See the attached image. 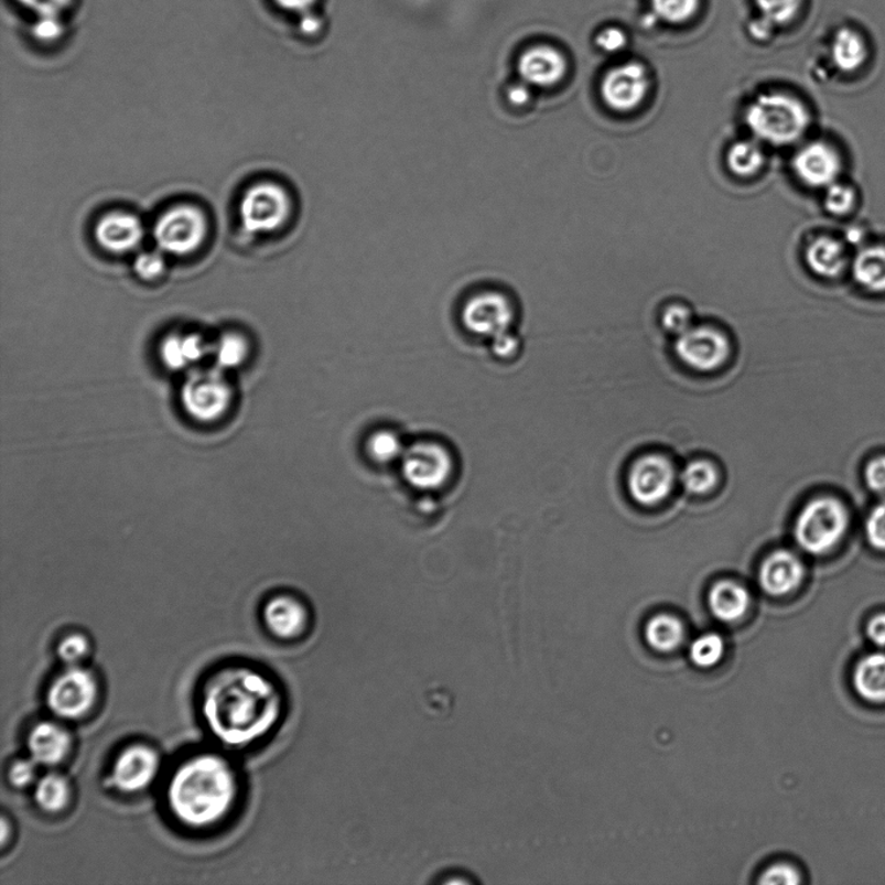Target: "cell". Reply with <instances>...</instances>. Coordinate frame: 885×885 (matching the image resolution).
Here are the masks:
<instances>
[{"mask_svg": "<svg viewBox=\"0 0 885 885\" xmlns=\"http://www.w3.org/2000/svg\"><path fill=\"white\" fill-rule=\"evenodd\" d=\"M203 714L212 734L231 747L262 740L282 717L278 684L255 669H223L206 682Z\"/></svg>", "mask_w": 885, "mask_h": 885, "instance_id": "6da1fadb", "label": "cell"}, {"mask_svg": "<svg viewBox=\"0 0 885 885\" xmlns=\"http://www.w3.org/2000/svg\"><path fill=\"white\" fill-rule=\"evenodd\" d=\"M238 796V778L224 757L208 754L190 758L175 770L168 786V802L180 822L194 829L224 820Z\"/></svg>", "mask_w": 885, "mask_h": 885, "instance_id": "7a4b0ae2", "label": "cell"}, {"mask_svg": "<svg viewBox=\"0 0 885 885\" xmlns=\"http://www.w3.org/2000/svg\"><path fill=\"white\" fill-rule=\"evenodd\" d=\"M748 128L757 139L773 145L798 142L806 134L810 114L799 99L787 94L759 95L747 110Z\"/></svg>", "mask_w": 885, "mask_h": 885, "instance_id": "3957f363", "label": "cell"}, {"mask_svg": "<svg viewBox=\"0 0 885 885\" xmlns=\"http://www.w3.org/2000/svg\"><path fill=\"white\" fill-rule=\"evenodd\" d=\"M850 512L842 500L820 497L802 507L795 522V540L810 555H824L844 540Z\"/></svg>", "mask_w": 885, "mask_h": 885, "instance_id": "277c9868", "label": "cell"}, {"mask_svg": "<svg viewBox=\"0 0 885 885\" xmlns=\"http://www.w3.org/2000/svg\"><path fill=\"white\" fill-rule=\"evenodd\" d=\"M181 401L187 414L197 422H217L230 409L233 388L225 371L217 366L196 370L184 381Z\"/></svg>", "mask_w": 885, "mask_h": 885, "instance_id": "5b68a950", "label": "cell"}, {"mask_svg": "<svg viewBox=\"0 0 885 885\" xmlns=\"http://www.w3.org/2000/svg\"><path fill=\"white\" fill-rule=\"evenodd\" d=\"M292 209L289 191L277 183H258L242 197L241 224L250 234L276 233L289 224Z\"/></svg>", "mask_w": 885, "mask_h": 885, "instance_id": "8992f818", "label": "cell"}, {"mask_svg": "<svg viewBox=\"0 0 885 885\" xmlns=\"http://www.w3.org/2000/svg\"><path fill=\"white\" fill-rule=\"evenodd\" d=\"M404 481L417 490L444 488L454 474L452 453L434 441H420L404 450L401 460Z\"/></svg>", "mask_w": 885, "mask_h": 885, "instance_id": "52a82bcc", "label": "cell"}, {"mask_svg": "<svg viewBox=\"0 0 885 885\" xmlns=\"http://www.w3.org/2000/svg\"><path fill=\"white\" fill-rule=\"evenodd\" d=\"M208 231L205 214L193 205L174 206L154 226V239L162 252L186 256L203 245Z\"/></svg>", "mask_w": 885, "mask_h": 885, "instance_id": "ba28073f", "label": "cell"}, {"mask_svg": "<svg viewBox=\"0 0 885 885\" xmlns=\"http://www.w3.org/2000/svg\"><path fill=\"white\" fill-rule=\"evenodd\" d=\"M97 697L95 677L79 666L68 667L51 683L47 705L56 717L76 721L91 711Z\"/></svg>", "mask_w": 885, "mask_h": 885, "instance_id": "9c48e42d", "label": "cell"}, {"mask_svg": "<svg viewBox=\"0 0 885 885\" xmlns=\"http://www.w3.org/2000/svg\"><path fill=\"white\" fill-rule=\"evenodd\" d=\"M463 327L471 335L496 338L510 332L515 307L510 298L499 291H482L464 302L461 312Z\"/></svg>", "mask_w": 885, "mask_h": 885, "instance_id": "30bf717a", "label": "cell"}, {"mask_svg": "<svg viewBox=\"0 0 885 885\" xmlns=\"http://www.w3.org/2000/svg\"><path fill=\"white\" fill-rule=\"evenodd\" d=\"M676 471L660 455L640 458L629 472L628 486L632 497L640 505L652 506L666 499L673 489Z\"/></svg>", "mask_w": 885, "mask_h": 885, "instance_id": "8fae6325", "label": "cell"}, {"mask_svg": "<svg viewBox=\"0 0 885 885\" xmlns=\"http://www.w3.org/2000/svg\"><path fill=\"white\" fill-rule=\"evenodd\" d=\"M676 352L683 363L699 371H713L725 364L730 345L721 332L708 327H691L678 335Z\"/></svg>", "mask_w": 885, "mask_h": 885, "instance_id": "7c38bea8", "label": "cell"}, {"mask_svg": "<svg viewBox=\"0 0 885 885\" xmlns=\"http://www.w3.org/2000/svg\"><path fill=\"white\" fill-rule=\"evenodd\" d=\"M647 91L646 69L636 63L619 65L612 69L602 84V98L616 112H630L639 107Z\"/></svg>", "mask_w": 885, "mask_h": 885, "instance_id": "4fadbf2b", "label": "cell"}, {"mask_svg": "<svg viewBox=\"0 0 885 885\" xmlns=\"http://www.w3.org/2000/svg\"><path fill=\"white\" fill-rule=\"evenodd\" d=\"M160 758L157 751L144 744H132L117 756L112 778L122 792H139L158 777Z\"/></svg>", "mask_w": 885, "mask_h": 885, "instance_id": "5bb4252c", "label": "cell"}, {"mask_svg": "<svg viewBox=\"0 0 885 885\" xmlns=\"http://www.w3.org/2000/svg\"><path fill=\"white\" fill-rule=\"evenodd\" d=\"M842 169V159L828 143H810L796 153L794 159L796 175L809 187L828 188L838 182Z\"/></svg>", "mask_w": 885, "mask_h": 885, "instance_id": "9a60e30c", "label": "cell"}, {"mask_svg": "<svg viewBox=\"0 0 885 885\" xmlns=\"http://www.w3.org/2000/svg\"><path fill=\"white\" fill-rule=\"evenodd\" d=\"M262 617L272 636L284 640L304 637L312 624L306 604L289 594L272 596L263 607Z\"/></svg>", "mask_w": 885, "mask_h": 885, "instance_id": "2e32d148", "label": "cell"}, {"mask_svg": "<svg viewBox=\"0 0 885 885\" xmlns=\"http://www.w3.org/2000/svg\"><path fill=\"white\" fill-rule=\"evenodd\" d=\"M806 576V568L792 551L778 550L764 560L758 581L765 593L784 596L795 592Z\"/></svg>", "mask_w": 885, "mask_h": 885, "instance_id": "e0dca14e", "label": "cell"}, {"mask_svg": "<svg viewBox=\"0 0 885 885\" xmlns=\"http://www.w3.org/2000/svg\"><path fill=\"white\" fill-rule=\"evenodd\" d=\"M872 47L864 32L851 24L839 26L830 42L832 65L843 75H854L868 62Z\"/></svg>", "mask_w": 885, "mask_h": 885, "instance_id": "ac0fdd59", "label": "cell"}, {"mask_svg": "<svg viewBox=\"0 0 885 885\" xmlns=\"http://www.w3.org/2000/svg\"><path fill=\"white\" fill-rule=\"evenodd\" d=\"M72 747L71 735L55 722H41L28 736L29 755L40 766L53 768L62 764Z\"/></svg>", "mask_w": 885, "mask_h": 885, "instance_id": "d6986e66", "label": "cell"}, {"mask_svg": "<svg viewBox=\"0 0 885 885\" xmlns=\"http://www.w3.org/2000/svg\"><path fill=\"white\" fill-rule=\"evenodd\" d=\"M143 226L128 213H109L102 217L95 230L98 242L109 252L125 253L136 249L143 240Z\"/></svg>", "mask_w": 885, "mask_h": 885, "instance_id": "ffe728a7", "label": "cell"}, {"mask_svg": "<svg viewBox=\"0 0 885 885\" xmlns=\"http://www.w3.org/2000/svg\"><path fill=\"white\" fill-rule=\"evenodd\" d=\"M565 61L557 50L535 47L520 57L519 73L528 86L551 87L564 77Z\"/></svg>", "mask_w": 885, "mask_h": 885, "instance_id": "44dd1931", "label": "cell"}, {"mask_svg": "<svg viewBox=\"0 0 885 885\" xmlns=\"http://www.w3.org/2000/svg\"><path fill=\"white\" fill-rule=\"evenodd\" d=\"M852 684L855 693L866 703L885 704V651L865 655L855 662Z\"/></svg>", "mask_w": 885, "mask_h": 885, "instance_id": "7402d4cb", "label": "cell"}, {"mask_svg": "<svg viewBox=\"0 0 885 885\" xmlns=\"http://www.w3.org/2000/svg\"><path fill=\"white\" fill-rule=\"evenodd\" d=\"M213 352V345L197 334L171 335L161 344L162 363L174 371L187 370Z\"/></svg>", "mask_w": 885, "mask_h": 885, "instance_id": "603a6c76", "label": "cell"}, {"mask_svg": "<svg viewBox=\"0 0 885 885\" xmlns=\"http://www.w3.org/2000/svg\"><path fill=\"white\" fill-rule=\"evenodd\" d=\"M807 263L816 276L833 279L843 274L848 267V253L842 241L822 236L807 249Z\"/></svg>", "mask_w": 885, "mask_h": 885, "instance_id": "cb8c5ba5", "label": "cell"}, {"mask_svg": "<svg viewBox=\"0 0 885 885\" xmlns=\"http://www.w3.org/2000/svg\"><path fill=\"white\" fill-rule=\"evenodd\" d=\"M749 593L746 587L732 581L715 584L708 595V604L715 618L724 623H735L746 615L749 607Z\"/></svg>", "mask_w": 885, "mask_h": 885, "instance_id": "d4e9b609", "label": "cell"}, {"mask_svg": "<svg viewBox=\"0 0 885 885\" xmlns=\"http://www.w3.org/2000/svg\"><path fill=\"white\" fill-rule=\"evenodd\" d=\"M853 276L865 290L874 293L885 292V246L860 250L853 261Z\"/></svg>", "mask_w": 885, "mask_h": 885, "instance_id": "484cf974", "label": "cell"}, {"mask_svg": "<svg viewBox=\"0 0 885 885\" xmlns=\"http://www.w3.org/2000/svg\"><path fill=\"white\" fill-rule=\"evenodd\" d=\"M34 799L36 806L47 813L64 810L71 799L68 780L57 773L46 774L35 781Z\"/></svg>", "mask_w": 885, "mask_h": 885, "instance_id": "4316f807", "label": "cell"}, {"mask_svg": "<svg viewBox=\"0 0 885 885\" xmlns=\"http://www.w3.org/2000/svg\"><path fill=\"white\" fill-rule=\"evenodd\" d=\"M683 625L680 619L670 615L652 617L646 625L645 636L647 644L654 650L668 652L680 646L683 639Z\"/></svg>", "mask_w": 885, "mask_h": 885, "instance_id": "83f0119b", "label": "cell"}, {"mask_svg": "<svg viewBox=\"0 0 885 885\" xmlns=\"http://www.w3.org/2000/svg\"><path fill=\"white\" fill-rule=\"evenodd\" d=\"M726 161L730 171L737 176L747 179V176L755 175L763 168L765 157L763 150L756 143L743 140V142L732 145V149L727 152Z\"/></svg>", "mask_w": 885, "mask_h": 885, "instance_id": "f1b7e54d", "label": "cell"}, {"mask_svg": "<svg viewBox=\"0 0 885 885\" xmlns=\"http://www.w3.org/2000/svg\"><path fill=\"white\" fill-rule=\"evenodd\" d=\"M404 450L401 438L390 430L376 431L366 442L367 455L378 464L401 462Z\"/></svg>", "mask_w": 885, "mask_h": 885, "instance_id": "f546056e", "label": "cell"}, {"mask_svg": "<svg viewBox=\"0 0 885 885\" xmlns=\"http://www.w3.org/2000/svg\"><path fill=\"white\" fill-rule=\"evenodd\" d=\"M220 370H231L245 363L248 356L246 338L238 334H226L213 345L212 352Z\"/></svg>", "mask_w": 885, "mask_h": 885, "instance_id": "4dcf8cb0", "label": "cell"}, {"mask_svg": "<svg viewBox=\"0 0 885 885\" xmlns=\"http://www.w3.org/2000/svg\"><path fill=\"white\" fill-rule=\"evenodd\" d=\"M719 482L717 470L705 461L691 462L681 474V483L692 494L711 492Z\"/></svg>", "mask_w": 885, "mask_h": 885, "instance_id": "1f68e13d", "label": "cell"}, {"mask_svg": "<svg viewBox=\"0 0 885 885\" xmlns=\"http://www.w3.org/2000/svg\"><path fill=\"white\" fill-rule=\"evenodd\" d=\"M725 644L719 634H705L690 647V659L699 668H712L724 656Z\"/></svg>", "mask_w": 885, "mask_h": 885, "instance_id": "d6a6232c", "label": "cell"}, {"mask_svg": "<svg viewBox=\"0 0 885 885\" xmlns=\"http://www.w3.org/2000/svg\"><path fill=\"white\" fill-rule=\"evenodd\" d=\"M652 10L669 24H681L695 14L699 0H651Z\"/></svg>", "mask_w": 885, "mask_h": 885, "instance_id": "836d02e7", "label": "cell"}, {"mask_svg": "<svg viewBox=\"0 0 885 885\" xmlns=\"http://www.w3.org/2000/svg\"><path fill=\"white\" fill-rule=\"evenodd\" d=\"M759 11L771 25L791 22L800 11L801 0H756Z\"/></svg>", "mask_w": 885, "mask_h": 885, "instance_id": "e575fe53", "label": "cell"}, {"mask_svg": "<svg viewBox=\"0 0 885 885\" xmlns=\"http://www.w3.org/2000/svg\"><path fill=\"white\" fill-rule=\"evenodd\" d=\"M857 202L855 191L853 187L843 183H832L831 186L825 188L824 206L830 213L835 216H845L851 213Z\"/></svg>", "mask_w": 885, "mask_h": 885, "instance_id": "d590c367", "label": "cell"}, {"mask_svg": "<svg viewBox=\"0 0 885 885\" xmlns=\"http://www.w3.org/2000/svg\"><path fill=\"white\" fill-rule=\"evenodd\" d=\"M88 648L90 646L83 634H72L58 644L57 655L66 667H77L86 658Z\"/></svg>", "mask_w": 885, "mask_h": 885, "instance_id": "8d00e7d4", "label": "cell"}, {"mask_svg": "<svg viewBox=\"0 0 885 885\" xmlns=\"http://www.w3.org/2000/svg\"><path fill=\"white\" fill-rule=\"evenodd\" d=\"M865 528L868 543L875 550L885 551V500L868 514Z\"/></svg>", "mask_w": 885, "mask_h": 885, "instance_id": "74e56055", "label": "cell"}, {"mask_svg": "<svg viewBox=\"0 0 885 885\" xmlns=\"http://www.w3.org/2000/svg\"><path fill=\"white\" fill-rule=\"evenodd\" d=\"M39 766L32 757L18 759L17 763L12 764L9 773L12 786L26 788L35 784L36 776H39Z\"/></svg>", "mask_w": 885, "mask_h": 885, "instance_id": "f35d334b", "label": "cell"}, {"mask_svg": "<svg viewBox=\"0 0 885 885\" xmlns=\"http://www.w3.org/2000/svg\"><path fill=\"white\" fill-rule=\"evenodd\" d=\"M134 269L140 278L154 280L164 274L165 261L158 252H144L138 256Z\"/></svg>", "mask_w": 885, "mask_h": 885, "instance_id": "ab89813d", "label": "cell"}, {"mask_svg": "<svg viewBox=\"0 0 885 885\" xmlns=\"http://www.w3.org/2000/svg\"><path fill=\"white\" fill-rule=\"evenodd\" d=\"M692 315L689 309L681 305H673L666 310L662 315V326L672 334L681 335L691 328Z\"/></svg>", "mask_w": 885, "mask_h": 885, "instance_id": "60d3db41", "label": "cell"}, {"mask_svg": "<svg viewBox=\"0 0 885 885\" xmlns=\"http://www.w3.org/2000/svg\"><path fill=\"white\" fill-rule=\"evenodd\" d=\"M801 882L800 873L798 868L787 865L780 864L776 866H771L759 877V884L766 885H796Z\"/></svg>", "mask_w": 885, "mask_h": 885, "instance_id": "b9f144b4", "label": "cell"}, {"mask_svg": "<svg viewBox=\"0 0 885 885\" xmlns=\"http://www.w3.org/2000/svg\"><path fill=\"white\" fill-rule=\"evenodd\" d=\"M864 475L870 489L875 493H885V456H876L870 461Z\"/></svg>", "mask_w": 885, "mask_h": 885, "instance_id": "7bdbcfd3", "label": "cell"}, {"mask_svg": "<svg viewBox=\"0 0 885 885\" xmlns=\"http://www.w3.org/2000/svg\"><path fill=\"white\" fill-rule=\"evenodd\" d=\"M596 44L604 53L615 54L625 47L626 35L616 28L604 29L603 32L597 34Z\"/></svg>", "mask_w": 885, "mask_h": 885, "instance_id": "ee69618b", "label": "cell"}, {"mask_svg": "<svg viewBox=\"0 0 885 885\" xmlns=\"http://www.w3.org/2000/svg\"><path fill=\"white\" fill-rule=\"evenodd\" d=\"M492 343L493 353L500 359H511L520 349L518 337H515L511 332L493 338Z\"/></svg>", "mask_w": 885, "mask_h": 885, "instance_id": "f6af8a7d", "label": "cell"}, {"mask_svg": "<svg viewBox=\"0 0 885 885\" xmlns=\"http://www.w3.org/2000/svg\"><path fill=\"white\" fill-rule=\"evenodd\" d=\"M866 633L873 645L885 650V614H877L870 618Z\"/></svg>", "mask_w": 885, "mask_h": 885, "instance_id": "bcb514c9", "label": "cell"}, {"mask_svg": "<svg viewBox=\"0 0 885 885\" xmlns=\"http://www.w3.org/2000/svg\"><path fill=\"white\" fill-rule=\"evenodd\" d=\"M508 101L511 102L512 106L522 107L528 105L530 100V91L528 85H516L510 88V91L507 94Z\"/></svg>", "mask_w": 885, "mask_h": 885, "instance_id": "7dc6e473", "label": "cell"}, {"mask_svg": "<svg viewBox=\"0 0 885 885\" xmlns=\"http://www.w3.org/2000/svg\"><path fill=\"white\" fill-rule=\"evenodd\" d=\"M300 28L302 33L315 34L320 31L321 21L313 17V14H305V17L301 19Z\"/></svg>", "mask_w": 885, "mask_h": 885, "instance_id": "c3c4849f", "label": "cell"}, {"mask_svg": "<svg viewBox=\"0 0 885 885\" xmlns=\"http://www.w3.org/2000/svg\"><path fill=\"white\" fill-rule=\"evenodd\" d=\"M283 9L291 11H305L314 3V0H276Z\"/></svg>", "mask_w": 885, "mask_h": 885, "instance_id": "681fc988", "label": "cell"}, {"mask_svg": "<svg viewBox=\"0 0 885 885\" xmlns=\"http://www.w3.org/2000/svg\"><path fill=\"white\" fill-rule=\"evenodd\" d=\"M7 825H9V824H7V821H6V820H3V823H2V829H3V843H6V838H7V835H9V833H7Z\"/></svg>", "mask_w": 885, "mask_h": 885, "instance_id": "f907efd6", "label": "cell"}]
</instances>
